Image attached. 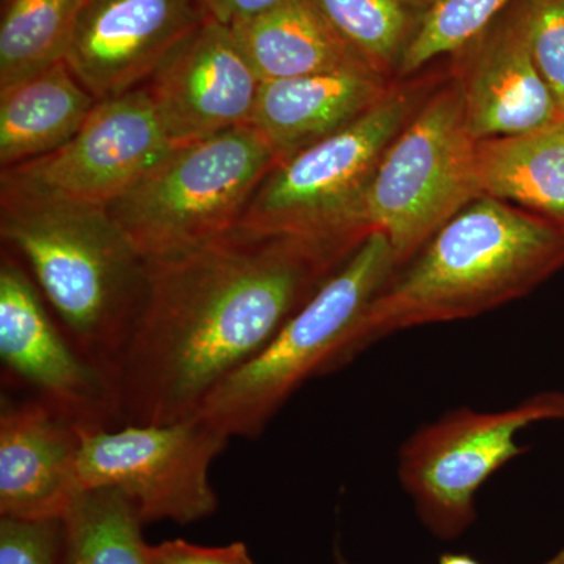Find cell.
Segmentation results:
<instances>
[{
	"mask_svg": "<svg viewBox=\"0 0 564 564\" xmlns=\"http://www.w3.org/2000/svg\"><path fill=\"white\" fill-rule=\"evenodd\" d=\"M395 80L358 69L262 82L250 126L284 161L361 118Z\"/></svg>",
	"mask_w": 564,
	"mask_h": 564,
	"instance_id": "16",
	"label": "cell"
},
{
	"mask_svg": "<svg viewBox=\"0 0 564 564\" xmlns=\"http://www.w3.org/2000/svg\"><path fill=\"white\" fill-rule=\"evenodd\" d=\"M477 147L462 91L447 69L386 151L364 203L367 228L388 237L399 269L484 195Z\"/></svg>",
	"mask_w": 564,
	"mask_h": 564,
	"instance_id": "7",
	"label": "cell"
},
{
	"mask_svg": "<svg viewBox=\"0 0 564 564\" xmlns=\"http://www.w3.org/2000/svg\"><path fill=\"white\" fill-rule=\"evenodd\" d=\"M397 270L388 237L370 234L265 350L223 381L196 415L229 437L261 436L307 381L344 369L352 329Z\"/></svg>",
	"mask_w": 564,
	"mask_h": 564,
	"instance_id": "4",
	"label": "cell"
},
{
	"mask_svg": "<svg viewBox=\"0 0 564 564\" xmlns=\"http://www.w3.org/2000/svg\"><path fill=\"white\" fill-rule=\"evenodd\" d=\"M150 555L154 564H254L242 541L207 547L185 540H172L150 545Z\"/></svg>",
	"mask_w": 564,
	"mask_h": 564,
	"instance_id": "26",
	"label": "cell"
},
{
	"mask_svg": "<svg viewBox=\"0 0 564 564\" xmlns=\"http://www.w3.org/2000/svg\"><path fill=\"white\" fill-rule=\"evenodd\" d=\"M62 522V564H154L139 511L115 489L82 491Z\"/></svg>",
	"mask_w": 564,
	"mask_h": 564,
	"instance_id": "20",
	"label": "cell"
},
{
	"mask_svg": "<svg viewBox=\"0 0 564 564\" xmlns=\"http://www.w3.org/2000/svg\"><path fill=\"white\" fill-rule=\"evenodd\" d=\"M85 0H6L0 20V90L65 62Z\"/></svg>",
	"mask_w": 564,
	"mask_h": 564,
	"instance_id": "21",
	"label": "cell"
},
{
	"mask_svg": "<svg viewBox=\"0 0 564 564\" xmlns=\"http://www.w3.org/2000/svg\"><path fill=\"white\" fill-rule=\"evenodd\" d=\"M564 422V392L534 393L502 411L458 408L415 430L397 454V475L426 529L454 540L477 518L486 481L527 452L518 440L538 423Z\"/></svg>",
	"mask_w": 564,
	"mask_h": 564,
	"instance_id": "8",
	"label": "cell"
},
{
	"mask_svg": "<svg viewBox=\"0 0 564 564\" xmlns=\"http://www.w3.org/2000/svg\"><path fill=\"white\" fill-rule=\"evenodd\" d=\"M210 20L232 28L240 22L261 17L265 11L280 6L282 0H196Z\"/></svg>",
	"mask_w": 564,
	"mask_h": 564,
	"instance_id": "27",
	"label": "cell"
},
{
	"mask_svg": "<svg viewBox=\"0 0 564 564\" xmlns=\"http://www.w3.org/2000/svg\"><path fill=\"white\" fill-rule=\"evenodd\" d=\"M481 193L513 204L564 234V122L478 141Z\"/></svg>",
	"mask_w": 564,
	"mask_h": 564,
	"instance_id": "19",
	"label": "cell"
},
{
	"mask_svg": "<svg viewBox=\"0 0 564 564\" xmlns=\"http://www.w3.org/2000/svg\"><path fill=\"white\" fill-rule=\"evenodd\" d=\"M63 522L0 516V564H62Z\"/></svg>",
	"mask_w": 564,
	"mask_h": 564,
	"instance_id": "25",
	"label": "cell"
},
{
	"mask_svg": "<svg viewBox=\"0 0 564 564\" xmlns=\"http://www.w3.org/2000/svg\"><path fill=\"white\" fill-rule=\"evenodd\" d=\"M80 426L36 399L2 397L0 516L65 518L79 484Z\"/></svg>",
	"mask_w": 564,
	"mask_h": 564,
	"instance_id": "15",
	"label": "cell"
},
{
	"mask_svg": "<svg viewBox=\"0 0 564 564\" xmlns=\"http://www.w3.org/2000/svg\"><path fill=\"white\" fill-rule=\"evenodd\" d=\"M448 61L475 140L519 135L564 122L534 63L527 0H518Z\"/></svg>",
	"mask_w": 564,
	"mask_h": 564,
	"instance_id": "13",
	"label": "cell"
},
{
	"mask_svg": "<svg viewBox=\"0 0 564 564\" xmlns=\"http://www.w3.org/2000/svg\"><path fill=\"white\" fill-rule=\"evenodd\" d=\"M445 73L393 82L377 106L343 131L278 163L237 228L313 239L362 242L370 236L364 203L378 166Z\"/></svg>",
	"mask_w": 564,
	"mask_h": 564,
	"instance_id": "5",
	"label": "cell"
},
{
	"mask_svg": "<svg viewBox=\"0 0 564 564\" xmlns=\"http://www.w3.org/2000/svg\"><path fill=\"white\" fill-rule=\"evenodd\" d=\"M361 243L234 228L148 262L139 317L109 375L117 426L198 413Z\"/></svg>",
	"mask_w": 564,
	"mask_h": 564,
	"instance_id": "1",
	"label": "cell"
},
{
	"mask_svg": "<svg viewBox=\"0 0 564 564\" xmlns=\"http://www.w3.org/2000/svg\"><path fill=\"white\" fill-rule=\"evenodd\" d=\"M564 269V234L513 204L478 196L434 232L373 296L345 366L392 334L477 317Z\"/></svg>",
	"mask_w": 564,
	"mask_h": 564,
	"instance_id": "2",
	"label": "cell"
},
{
	"mask_svg": "<svg viewBox=\"0 0 564 564\" xmlns=\"http://www.w3.org/2000/svg\"><path fill=\"white\" fill-rule=\"evenodd\" d=\"M79 484L115 489L141 521L192 524L218 508L210 467L231 437L199 415L165 425L80 426Z\"/></svg>",
	"mask_w": 564,
	"mask_h": 564,
	"instance_id": "9",
	"label": "cell"
},
{
	"mask_svg": "<svg viewBox=\"0 0 564 564\" xmlns=\"http://www.w3.org/2000/svg\"><path fill=\"white\" fill-rule=\"evenodd\" d=\"M317 10L367 65L397 79L411 36V0H313Z\"/></svg>",
	"mask_w": 564,
	"mask_h": 564,
	"instance_id": "22",
	"label": "cell"
},
{
	"mask_svg": "<svg viewBox=\"0 0 564 564\" xmlns=\"http://www.w3.org/2000/svg\"><path fill=\"white\" fill-rule=\"evenodd\" d=\"M207 17L196 0H85L66 65L96 101L143 87Z\"/></svg>",
	"mask_w": 564,
	"mask_h": 564,
	"instance_id": "14",
	"label": "cell"
},
{
	"mask_svg": "<svg viewBox=\"0 0 564 564\" xmlns=\"http://www.w3.org/2000/svg\"><path fill=\"white\" fill-rule=\"evenodd\" d=\"M527 17L534 63L564 120V0H527Z\"/></svg>",
	"mask_w": 564,
	"mask_h": 564,
	"instance_id": "24",
	"label": "cell"
},
{
	"mask_svg": "<svg viewBox=\"0 0 564 564\" xmlns=\"http://www.w3.org/2000/svg\"><path fill=\"white\" fill-rule=\"evenodd\" d=\"M0 359L3 380L32 392L82 429L117 426L102 370L52 321L39 289L10 252L0 261Z\"/></svg>",
	"mask_w": 564,
	"mask_h": 564,
	"instance_id": "11",
	"label": "cell"
},
{
	"mask_svg": "<svg viewBox=\"0 0 564 564\" xmlns=\"http://www.w3.org/2000/svg\"><path fill=\"white\" fill-rule=\"evenodd\" d=\"M96 104L66 62L0 90L2 170L58 150L76 135Z\"/></svg>",
	"mask_w": 564,
	"mask_h": 564,
	"instance_id": "18",
	"label": "cell"
},
{
	"mask_svg": "<svg viewBox=\"0 0 564 564\" xmlns=\"http://www.w3.org/2000/svg\"><path fill=\"white\" fill-rule=\"evenodd\" d=\"M334 564H351L340 551H336V555H334ZM437 564H480L477 560L473 558L467 554H444L441 555L440 562ZM541 564H564V544L563 547L560 549L558 552L552 558H549L547 562Z\"/></svg>",
	"mask_w": 564,
	"mask_h": 564,
	"instance_id": "28",
	"label": "cell"
},
{
	"mask_svg": "<svg viewBox=\"0 0 564 564\" xmlns=\"http://www.w3.org/2000/svg\"><path fill=\"white\" fill-rule=\"evenodd\" d=\"M231 31L262 82L372 69L334 31L313 0H282L261 17L232 25Z\"/></svg>",
	"mask_w": 564,
	"mask_h": 564,
	"instance_id": "17",
	"label": "cell"
},
{
	"mask_svg": "<svg viewBox=\"0 0 564 564\" xmlns=\"http://www.w3.org/2000/svg\"><path fill=\"white\" fill-rule=\"evenodd\" d=\"M0 236L28 262L77 350L109 380L143 304L147 259L102 207L0 199Z\"/></svg>",
	"mask_w": 564,
	"mask_h": 564,
	"instance_id": "3",
	"label": "cell"
},
{
	"mask_svg": "<svg viewBox=\"0 0 564 564\" xmlns=\"http://www.w3.org/2000/svg\"><path fill=\"white\" fill-rule=\"evenodd\" d=\"M280 162L261 133L240 126L172 148L107 212L148 262L162 261L237 228Z\"/></svg>",
	"mask_w": 564,
	"mask_h": 564,
	"instance_id": "6",
	"label": "cell"
},
{
	"mask_svg": "<svg viewBox=\"0 0 564 564\" xmlns=\"http://www.w3.org/2000/svg\"><path fill=\"white\" fill-rule=\"evenodd\" d=\"M414 32L397 79L452 57L518 0H411Z\"/></svg>",
	"mask_w": 564,
	"mask_h": 564,
	"instance_id": "23",
	"label": "cell"
},
{
	"mask_svg": "<svg viewBox=\"0 0 564 564\" xmlns=\"http://www.w3.org/2000/svg\"><path fill=\"white\" fill-rule=\"evenodd\" d=\"M172 150L144 87L98 101L58 150L0 174V199L107 209Z\"/></svg>",
	"mask_w": 564,
	"mask_h": 564,
	"instance_id": "10",
	"label": "cell"
},
{
	"mask_svg": "<svg viewBox=\"0 0 564 564\" xmlns=\"http://www.w3.org/2000/svg\"><path fill=\"white\" fill-rule=\"evenodd\" d=\"M143 87L170 147L176 148L250 124L262 80L231 28L207 18Z\"/></svg>",
	"mask_w": 564,
	"mask_h": 564,
	"instance_id": "12",
	"label": "cell"
}]
</instances>
